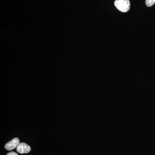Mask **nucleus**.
Returning a JSON list of instances; mask_svg holds the SVG:
<instances>
[{
  "mask_svg": "<svg viewBox=\"0 0 155 155\" xmlns=\"http://www.w3.org/2000/svg\"><path fill=\"white\" fill-rule=\"evenodd\" d=\"M114 5L117 9L122 12H127L130 8V2L129 0H116Z\"/></svg>",
  "mask_w": 155,
  "mask_h": 155,
  "instance_id": "obj_1",
  "label": "nucleus"
},
{
  "mask_svg": "<svg viewBox=\"0 0 155 155\" xmlns=\"http://www.w3.org/2000/svg\"><path fill=\"white\" fill-rule=\"evenodd\" d=\"M19 143H20L19 139L16 137L13 139L9 142L7 143L5 145V148L8 150H11L17 148Z\"/></svg>",
  "mask_w": 155,
  "mask_h": 155,
  "instance_id": "obj_2",
  "label": "nucleus"
},
{
  "mask_svg": "<svg viewBox=\"0 0 155 155\" xmlns=\"http://www.w3.org/2000/svg\"><path fill=\"white\" fill-rule=\"evenodd\" d=\"M7 155H18L17 153L14 152H11L8 153Z\"/></svg>",
  "mask_w": 155,
  "mask_h": 155,
  "instance_id": "obj_5",
  "label": "nucleus"
},
{
  "mask_svg": "<svg viewBox=\"0 0 155 155\" xmlns=\"http://www.w3.org/2000/svg\"><path fill=\"white\" fill-rule=\"evenodd\" d=\"M17 151L19 153H27L30 152L31 147L25 143H21L17 146Z\"/></svg>",
  "mask_w": 155,
  "mask_h": 155,
  "instance_id": "obj_3",
  "label": "nucleus"
},
{
  "mask_svg": "<svg viewBox=\"0 0 155 155\" xmlns=\"http://www.w3.org/2000/svg\"><path fill=\"white\" fill-rule=\"evenodd\" d=\"M155 4V0H146V5L147 7H151Z\"/></svg>",
  "mask_w": 155,
  "mask_h": 155,
  "instance_id": "obj_4",
  "label": "nucleus"
}]
</instances>
